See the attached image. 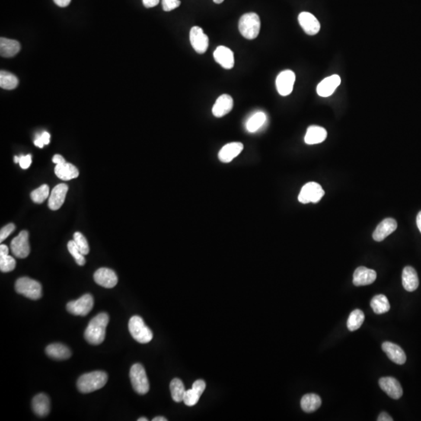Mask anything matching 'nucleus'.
<instances>
[{
	"label": "nucleus",
	"mask_w": 421,
	"mask_h": 421,
	"mask_svg": "<svg viewBox=\"0 0 421 421\" xmlns=\"http://www.w3.org/2000/svg\"><path fill=\"white\" fill-rule=\"evenodd\" d=\"M109 320V315L106 313H100L91 319L84 332V338L88 343L91 345L103 343Z\"/></svg>",
	"instance_id": "1"
},
{
	"label": "nucleus",
	"mask_w": 421,
	"mask_h": 421,
	"mask_svg": "<svg viewBox=\"0 0 421 421\" xmlns=\"http://www.w3.org/2000/svg\"><path fill=\"white\" fill-rule=\"evenodd\" d=\"M108 375L104 371H93L80 377L77 381V388L82 393H91L106 385Z\"/></svg>",
	"instance_id": "2"
},
{
	"label": "nucleus",
	"mask_w": 421,
	"mask_h": 421,
	"mask_svg": "<svg viewBox=\"0 0 421 421\" xmlns=\"http://www.w3.org/2000/svg\"><path fill=\"white\" fill-rule=\"evenodd\" d=\"M261 30V20L255 13L243 14L239 21V30L240 34L248 39L253 40L258 36Z\"/></svg>",
	"instance_id": "3"
},
{
	"label": "nucleus",
	"mask_w": 421,
	"mask_h": 421,
	"mask_svg": "<svg viewBox=\"0 0 421 421\" xmlns=\"http://www.w3.org/2000/svg\"><path fill=\"white\" fill-rule=\"evenodd\" d=\"M128 327L129 333L137 342L145 344L152 340V332L139 316H133L129 319Z\"/></svg>",
	"instance_id": "4"
},
{
	"label": "nucleus",
	"mask_w": 421,
	"mask_h": 421,
	"mask_svg": "<svg viewBox=\"0 0 421 421\" xmlns=\"http://www.w3.org/2000/svg\"><path fill=\"white\" fill-rule=\"evenodd\" d=\"M15 290L19 294L35 301L40 299L42 295V285L38 281L27 277H22L17 279L15 283Z\"/></svg>",
	"instance_id": "5"
},
{
	"label": "nucleus",
	"mask_w": 421,
	"mask_h": 421,
	"mask_svg": "<svg viewBox=\"0 0 421 421\" xmlns=\"http://www.w3.org/2000/svg\"><path fill=\"white\" fill-rule=\"evenodd\" d=\"M129 378L133 388L140 395H145L149 391V382L146 371L140 364H135L131 367Z\"/></svg>",
	"instance_id": "6"
},
{
	"label": "nucleus",
	"mask_w": 421,
	"mask_h": 421,
	"mask_svg": "<svg viewBox=\"0 0 421 421\" xmlns=\"http://www.w3.org/2000/svg\"><path fill=\"white\" fill-rule=\"evenodd\" d=\"M325 195V191L320 184L310 182L303 186L299 195V202L302 204L317 203Z\"/></svg>",
	"instance_id": "7"
},
{
	"label": "nucleus",
	"mask_w": 421,
	"mask_h": 421,
	"mask_svg": "<svg viewBox=\"0 0 421 421\" xmlns=\"http://www.w3.org/2000/svg\"><path fill=\"white\" fill-rule=\"evenodd\" d=\"M94 306V299L91 294H85L77 301H71L67 309L71 314L77 316H86L91 312Z\"/></svg>",
	"instance_id": "8"
},
{
	"label": "nucleus",
	"mask_w": 421,
	"mask_h": 421,
	"mask_svg": "<svg viewBox=\"0 0 421 421\" xmlns=\"http://www.w3.org/2000/svg\"><path fill=\"white\" fill-rule=\"evenodd\" d=\"M28 233L25 230L20 232L10 243V250L18 258H25L30 253Z\"/></svg>",
	"instance_id": "9"
},
{
	"label": "nucleus",
	"mask_w": 421,
	"mask_h": 421,
	"mask_svg": "<svg viewBox=\"0 0 421 421\" xmlns=\"http://www.w3.org/2000/svg\"><path fill=\"white\" fill-rule=\"evenodd\" d=\"M295 81L296 75L292 71H282L276 78L277 91L282 96L289 95L294 89Z\"/></svg>",
	"instance_id": "10"
},
{
	"label": "nucleus",
	"mask_w": 421,
	"mask_h": 421,
	"mask_svg": "<svg viewBox=\"0 0 421 421\" xmlns=\"http://www.w3.org/2000/svg\"><path fill=\"white\" fill-rule=\"evenodd\" d=\"M190 41L192 47L198 53H205L208 49L209 39L200 27L195 26L190 29Z\"/></svg>",
	"instance_id": "11"
},
{
	"label": "nucleus",
	"mask_w": 421,
	"mask_h": 421,
	"mask_svg": "<svg viewBox=\"0 0 421 421\" xmlns=\"http://www.w3.org/2000/svg\"><path fill=\"white\" fill-rule=\"evenodd\" d=\"M94 279L98 285L111 289L116 286L118 282L117 275L114 271L107 268H101L96 271Z\"/></svg>",
	"instance_id": "12"
},
{
	"label": "nucleus",
	"mask_w": 421,
	"mask_h": 421,
	"mask_svg": "<svg viewBox=\"0 0 421 421\" xmlns=\"http://www.w3.org/2000/svg\"><path fill=\"white\" fill-rule=\"evenodd\" d=\"M379 385L381 390L393 400H399L403 396L401 384L393 377L381 378L379 380Z\"/></svg>",
	"instance_id": "13"
},
{
	"label": "nucleus",
	"mask_w": 421,
	"mask_h": 421,
	"mask_svg": "<svg viewBox=\"0 0 421 421\" xmlns=\"http://www.w3.org/2000/svg\"><path fill=\"white\" fill-rule=\"evenodd\" d=\"M299 23L308 36H315L318 33L320 24L317 19L311 13L302 12L298 17Z\"/></svg>",
	"instance_id": "14"
},
{
	"label": "nucleus",
	"mask_w": 421,
	"mask_h": 421,
	"mask_svg": "<svg viewBox=\"0 0 421 421\" xmlns=\"http://www.w3.org/2000/svg\"><path fill=\"white\" fill-rule=\"evenodd\" d=\"M341 78L337 74L326 77L317 87V93L320 97L327 98L332 95L340 85Z\"/></svg>",
	"instance_id": "15"
},
{
	"label": "nucleus",
	"mask_w": 421,
	"mask_h": 421,
	"mask_svg": "<svg viewBox=\"0 0 421 421\" xmlns=\"http://www.w3.org/2000/svg\"><path fill=\"white\" fill-rule=\"evenodd\" d=\"M68 191V185L64 183L56 185L52 189L49 199V208L52 211L59 209L65 202L66 196Z\"/></svg>",
	"instance_id": "16"
},
{
	"label": "nucleus",
	"mask_w": 421,
	"mask_h": 421,
	"mask_svg": "<svg viewBox=\"0 0 421 421\" xmlns=\"http://www.w3.org/2000/svg\"><path fill=\"white\" fill-rule=\"evenodd\" d=\"M397 229V222L392 218H385L380 222L373 234V239L375 241L381 242L388 237Z\"/></svg>",
	"instance_id": "17"
},
{
	"label": "nucleus",
	"mask_w": 421,
	"mask_h": 421,
	"mask_svg": "<svg viewBox=\"0 0 421 421\" xmlns=\"http://www.w3.org/2000/svg\"><path fill=\"white\" fill-rule=\"evenodd\" d=\"M206 384L203 380H198L193 384L191 390H186L183 397V403L187 406H195L198 403L202 393L205 390Z\"/></svg>",
	"instance_id": "18"
},
{
	"label": "nucleus",
	"mask_w": 421,
	"mask_h": 421,
	"mask_svg": "<svg viewBox=\"0 0 421 421\" xmlns=\"http://www.w3.org/2000/svg\"><path fill=\"white\" fill-rule=\"evenodd\" d=\"M376 278L377 273L375 271L361 266L354 272L352 282L356 286H364L373 283Z\"/></svg>",
	"instance_id": "19"
},
{
	"label": "nucleus",
	"mask_w": 421,
	"mask_h": 421,
	"mask_svg": "<svg viewBox=\"0 0 421 421\" xmlns=\"http://www.w3.org/2000/svg\"><path fill=\"white\" fill-rule=\"evenodd\" d=\"M214 58L224 69L230 70L234 67L235 60L234 52L225 46H218L214 52Z\"/></svg>",
	"instance_id": "20"
},
{
	"label": "nucleus",
	"mask_w": 421,
	"mask_h": 421,
	"mask_svg": "<svg viewBox=\"0 0 421 421\" xmlns=\"http://www.w3.org/2000/svg\"><path fill=\"white\" fill-rule=\"evenodd\" d=\"M243 145L240 142H232L222 147L218 153V158L223 163H229L233 161L236 157L242 152Z\"/></svg>",
	"instance_id": "21"
},
{
	"label": "nucleus",
	"mask_w": 421,
	"mask_h": 421,
	"mask_svg": "<svg viewBox=\"0 0 421 421\" xmlns=\"http://www.w3.org/2000/svg\"><path fill=\"white\" fill-rule=\"evenodd\" d=\"M234 107V100L229 94L219 96L212 108V113L215 117H223L231 112Z\"/></svg>",
	"instance_id": "22"
},
{
	"label": "nucleus",
	"mask_w": 421,
	"mask_h": 421,
	"mask_svg": "<svg viewBox=\"0 0 421 421\" xmlns=\"http://www.w3.org/2000/svg\"><path fill=\"white\" fill-rule=\"evenodd\" d=\"M383 351L385 352L387 358L393 362L397 364H403L406 363V356L403 349L400 346L390 342H384L382 344Z\"/></svg>",
	"instance_id": "23"
},
{
	"label": "nucleus",
	"mask_w": 421,
	"mask_h": 421,
	"mask_svg": "<svg viewBox=\"0 0 421 421\" xmlns=\"http://www.w3.org/2000/svg\"><path fill=\"white\" fill-rule=\"evenodd\" d=\"M402 280L404 289L408 292H413L419 286L417 273L413 267L406 266L403 271Z\"/></svg>",
	"instance_id": "24"
},
{
	"label": "nucleus",
	"mask_w": 421,
	"mask_h": 421,
	"mask_svg": "<svg viewBox=\"0 0 421 421\" xmlns=\"http://www.w3.org/2000/svg\"><path fill=\"white\" fill-rule=\"evenodd\" d=\"M32 407L38 416L41 417L47 416L50 411V401L49 397L43 393L35 396L32 401Z\"/></svg>",
	"instance_id": "25"
},
{
	"label": "nucleus",
	"mask_w": 421,
	"mask_h": 421,
	"mask_svg": "<svg viewBox=\"0 0 421 421\" xmlns=\"http://www.w3.org/2000/svg\"><path fill=\"white\" fill-rule=\"evenodd\" d=\"M327 135V131L325 128L318 126H311L307 129L304 141L307 145L320 144L326 139Z\"/></svg>",
	"instance_id": "26"
},
{
	"label": "nucleus",
	"mask_w": 421,
	"mask_h": 421,
	"mask_svg": "<svg viewBox=\"0 0 421 421\" xmlns=\"http://www.w3.org/2000/svg\"><path fill=\"white\" fill-rule=\"evenodd\" d=\"M55 173L58 178L62 180H71L79 176V171L77 167L71 163H64L56 165Z\"/></svg>",
	"instance_id": "27"
},
{
	"label": "nucleus",
	"mask_w": 421,
	"mask_h": 421,
	"mask_svg": "<svg viewBox=\"0 0 421 421\" xmlns=\"http://www.w3.org/2000/svg\"><path fill=\"white\" fill-rule=\"evenodd\" d=\"M20 50V45L17 41L1 38L0 39V54L5 58L13 57Z\"/></svg>",
	"instance_id": "28"
},
{
	"label": "nucleus",
	"mask_w": 421,
	"mask_h": 421,
	"mask_svg": "<svg viewBox=\"0 0 421 421\" xmlns=\"http://www.w3.org/2000/svg\"><path fill=\"white\" fill-rule=\"evenodd\" d=\"M46 352L49 358L55 360H67L71 357V351L68 346L61 343H53L48 346Z\"/></svg>",
	"instance_id": "29"
},
{
	"label": "nucleus",
	"mask_w": 421,
	"mask_h": 421,
	"mask_svg": "<svg viewBox=\"0 0 421 421\" xmlns=\"http://www.w3.org/2000/svg\"><path fill=\"white\" fill-rule=\"evenodd\" d=\"M8 253V247L4 244H1L0 246V270L1 272H12L15 269V259L9 255Z\"/></svg>",
	"instance_id": "30"
},
{
	"label": "nucleus",
	"mask_w": 421,
	"mask_h": 421,
	"mask_svg": "<svg viewBox=\"0 0 421 421\" xmlns=\"http://www.w3.org/2000/svg\"><path fill=\"white\" fill-rule=\"evenodd\" d=\"M301 405L304 412L313 413L320 407L321 405V400H320V396L317 395L310 393V394H306L305 396H303Z\"/></svg>",
	"instance_id": "31"
},
{
	"label": "nucleus",
	"mask_w": 421,
	"mask_h": 421,
	"mask_svg": "<svg viewBox=\"0 0 421 421\" xmlns=\"http://www.w3.org/2000/svg\"><path fill=\"white\" fill-rule=\"evenodd\" d=\"M267 120V116L263 112H257L249 118L246 128L249 133H255L261 129Z\"/></svg>",
	"instance_id": "32"
},
{
	"label": "nucleus",
	"mask_w": 421,
	"mask_h": 421,
	"mask_svg": "<svg viewBox=\"0 0 421 421\" xmlns=\"http://www.w3.org/2000/svg\"><path fill=\"white\" fill-rule=\"evenodd\" d=\"M371 307L375 314H381L390 310V304L387 297L382 294L375 296L371 300Z\"/></svg>",
	"instance_id": "33"
},
{
	"label": "nucleus",
	"mask_w": 421,
	"mask_h": 421,
	"mask_svg": "<svg viewBox=\"0 0 421 421\" xmlns=\"http://www.w3.org/2000/svg\"><path fill=\"white\" fill-rule=\"evenodd\" d=\"M170 391H171L172 398L176 403L183 401L186 390H185L184 384L181 380L179 378H174L170 383Z\"/></svg>",
	"instance_id": "34"
},
{
	"label": "nucleus",
	"mask_w": 421,
	"mask_h": 421,
	"mask_svg": "<svg viewBox=\"0 0 421 421\" xmlns=\"http://www.w3.org/2000/svg\"><path fill=\"white\" fill-rule=\"evenodd\" d=\"M18 79L14 74L7 71L0 73V87L6 90H13L18 85Z\"/></svg>",
	"instance_id": "35"
},
{
	"label": "nucleus",
	"mask_w": 421,
	"mask_h": 421,
	"mask_svg": "<svg viewBox=\"0 0 421 421\" xmlns=\"http://www.w3.org/2000/svg\"><path fill=\"white\" fill-rule=\"evenodd\" d=\"M364 312L359 309L354 310L352 312H351L350 315L349 316V318L347 320V328L351 332L358 330L362 326L364 320Z\"/></svg>",
	"instance_id": "36"
},
{
	"label": "nucleus",
	"mask_w": 421,
	"mask_h": 421,
	"mask_svg": "<svg viewBox=\"0 0 421 421\" xmlns=\"http://www.w3.org/2000/svg\"><path fill=\"white\" fill-rule=\"evenodd\" d=\"M49 195V187L48 185H42L40 187L33 190L30 193V198L35 203L42 204L47 199Z\"/></svg>",
	"instance_id": "37"
},
{
	"label": "nucleus",
	"mask_w": 421,
	"mask_h": 421,
	"mask_svg": "<svg viewBox=\"0 0 421 421\" xmlns=\"http://www.w3.org/2000/svg\"><path fill=\"white\" fill-rule=\"evenodd\" d=\"M68 248L71 255L75 259L77 265H80V266H83V265H85L86 260L84 258V255L81 253V250L77 247L74 240L69 241L68 244Z\"/></svg>",
	"instance_id": "38"
},
{
	"label": "nucleus",
	"mask_w": 421,
	"mask_h": 421,
	"mask_svg": "<svg viewBox=\"0 0 421 421\" xmlns=\"http://www.w3.org/2000/svg\"><path fill=\"white\" fill-rule=\"evenodd\" d=\"M74 240L84 255L88 254L90 250L89 245L87 243V239L84 237L82 234H81L80 232L75 233L74 235Z\"/></svg>",
	"instance_id": "39"
},
{
	"label": "nucleus",
	"mask_w": 421,
	"mask_h": 421,
	"mask_svg": "<svg viewBox=\"0 0 421 421\" xmlns=\"http://www.w3.org/2000/svg\"><path fill=\"white\" fill-rule=\"evenodd\" d=\"M180 4H181V2L180 0H163V10L166 12L172 11V10L180 7Z\"/></svg>",
	"instance_id": "40"
},
{
	"label": "nucleus",
	"mask_w": 421,
	"mask_h": 421,
	"mask_svg": "<svg viewBox=\"0 0 421 421\" xmlns=\"http://www.w3.org/2000/svg\"><path fill=\"white\" fill-rule=\"evenodd\" d=\"M14 230H15V225L13 223L8 224V225L4 226L0 231V242H3L4 240H6L10 234H12Z\"/></svg>",
	"instance_id": "41"
},
{
	"label": "nucleus",
	"mask_w": 421,
	"mask_h": 421,
	"mask_svg": "<svg viewBox=\"0 0 421 421\" xmlns=\"http://www.w3.org/2000/svg\"><path fill=\"white\" fill-rule=\"evenodd\" d=\"M31 155L30 154H27V155H20V161H19V164H20V167H21L23 170H27L30 167V164H31Z\"/></svg>",
	"instance_id": "42"
},
{
	"label": "nucleus",
	"mask_w": 421,
	"mask_h": 421,
	"mask_svg": "<svg viewBox=\"0 0 421 421\" xmlns=\"http://www.w3.org/2000/svg\"><path fill=\"white\" fill-rule=\"evenodd\" d=\"M143 4L147 8H151L159 4V0H142Z\"/></svg>",
	"instance_id": "43"
},
{
	"label": "nucleus",
	"mask_w": 421,
	"mask_h": 421,
	"mask_svg": "<svg viewBox=\"0 0 421 421\" xmlns=\"http://www.w3.org/2000/svg\"><path fill=\"white\" fill-rule=\"evenodd\" d=\"M41 139L43 141L44 145H49L50 142V135L48 132H43L42 135H40Z\"/></svg>",
	"instance_id": "44"
},
{
	"label": "nucleus",
	"mask_w": 421,
	"mask_h": 421,
	"mask_svg": "<svg viewBox=\"0 0 421 421\" xmlns=\"http://www.w3.org/2000/svg\"><path fill=\"white\" fill-rule=\"evenodd\" d=\"M378 421H393V419L387 413L383 412L378 416Z\"/></svg>",
	"instance_id": "45"
},
{
	"label": "nucleus",
	"mask_w": 421,
	"mask_h": 421,
	"mask_svg": "<svg viewBox=\"0 0 421 421\" xmlns=\"http://www.w3.org/2000/svg\"><path fill=\"white\" fill-rule=\"evenodd\" d=\"M52 161L56 165L62 164V163H66L63 157H62V155H60V154H55L53 158H52Z\"/></svg>",
	"instance_id": "46"
},
{
	"label": "nucleus",
	"mask_w": 421,
	"mask_h": 421,
	"mask_svg": "<svg viewBox=\"0 0 421 421\" xmlns=\"http://www.w3.org/2000/svg\"><path fill=\"white\" fill-rule=\"evenodd\" d=\"M56 5L60 7H68L71 4V0H53Z\"/></svg>",
	"instance_id": "47"
},
{
	"label": "nucleus",
	"mask_w": 421,
	"mask_h": 421,
	"mask_svg": "<svg viewBox=\"0 0 421 421\" xmlns=\"http://www.w3.org/2000/svg\"><path fill=\"white\" fill-rule=\"evenodd\" d=\"M34 144L36 145V146L39 147V148H43L44 145H44L43 141H42V139H41L40 135H38V136L36 137V140H35L34 141Z\"/></svg>",
	"instance_id": "48"
},
{
	"label": "nucleus",
	"mask_w": 421,
	"mask_h": 421,
	"mask_svg": "<svg viewBox=\"0 0 421 421\" xmlns=\"http://www.w3.org/2000/svg\"><path fill=\"white\" fill-rule=\"evenodd\" d=\"M416 225H417L418 229H419L421 234V211L416 216Z\"/></svg>",
	"instance_id": "49"
},
{
	"label": "nucleus",
	"mask_w": 421,
	"mask_h": 421,
	"mask_svg": "<svg viewBox=\"0 0 421 421\" xmlns=\"http://www.w3.org/2000/svg\"><path fill=\"white\" fill-rule=\"evenodd\" d=\"M168 419L163 416H157V417L153 418L152 421H167Z\"/></svg>",
	"instance_id": "50"
},
{
	"label": "nucleus",
	"mask_w": 421,
	"mask_h": 421,
	"mask_svg": "<svg viewBox=\"0 0 421 421\" xmlns=\"http://www.w3.org/2000/svg\"><path fill=\"white\" fill-rule=\"evenodd\" d=\"M19 161H20V156L14 157V163H19Z\"/></svg>",
	"instance_id": "51"
},
{
	"label": "nucleus",
	"mask_w": 421,
	"mask_h": 421,
	"mask_svg": "<svg viewBox=\"0 0 421 421\" xmlns=\"http://www.w3.org/2000/svg\"><path fill=\"white\" fill-rule=\"evenodd\" d=\"M214 3L217 4H221V3H223L224 0H213Z\"/></svg>",
	"instance_id": "52"
},
{
	"label": "nucleus",
	"mask_w": 421,
	"mask_h": 421,
	"mask_svg": "<svg viewBox=\"0 0 421 421\" xmlns=\"http://www.w3.org/2000/svg\"><path fill=\"white\" fill-rule=\"evenodd\" d=\"M148 418H145V417H141V418H139V419H138V421H148Z\"/></svg>",
	"instance_id": "53"
}]
</instances>
